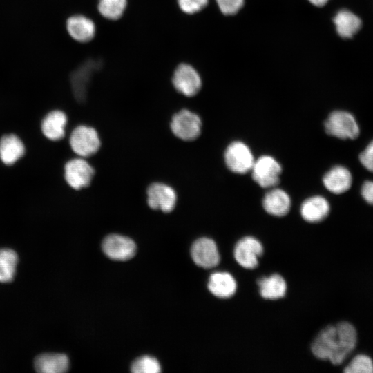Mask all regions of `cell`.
Wrapping results in <instances>:
<instances>
[{
	"instance_id": "cell-1",
	"label": "cell",
	"mask_w": 373,
	"mask_h": 373,
	"mask_svg": "<svg viewBox=\"0 0 373 373\" xmlns=\"http://www.w3.org/2000/svg\"><path fill=\"white\" fill-rule=\"evenodd\" d=\"M357 333L348 322H341L323 329L312 343V354L334 365L342 363L356 347Z\"/></svg>"
},
{
	"instance_id": "cell-2",
	"label": "cell",
	"mask_w": 373,
	"mask_h": 373,
	"mask_svg": "<svg viewBox=\"0 0 373 373\" xmlns=\"http://www.w3.org/2000/svg\"><path fill=\"white\" fill-rule=\"evenodd\" d=\"M68 144L73 153L85 158L93 156L99 152L102 141L99 133L94 127L79 124L71 131Z\"/></svg>"
},
{
	"instance_id": "cell-3",
	"label": "cell",
	"mask_w": 373,
	"mask_h": 373,
	"mask_svg": "<svg viewBox=\"0 0 373 373\" xmlns=\"http://www.w3.org/2000/svg\"><path fill=\"white\" fill-rule=\"evenodd\" d=\"M62 169L64 182L74 191L88 188L95 175V168L81 157L69 159L64 163Z\"/></svg>"
},
{
	"instance_id": "cell-4",
	"label": "cell",
	"mask_w": 373,
	"mask_h": 373,
	"mask_svg": "<svg viewBox=\"0 0 373 373\" xmlns=\"http://www.w3.org/2000/svg\"><path fill=\"white\" fill-rule=\"evenodd\" d=\"M202 125L200 116L186 108L175 113L169 124L173 135L184 142L196 140L200 135Z\"/></svg>"
},
{
	"instance_id": "cell-5",
	"label": "cell",
	"mask_w": 373,
	"mask_h": 373,
	"mask_svg": "<svg viewBox=\"0 0 373 373\" xmlns=\"http://www.w3.org/2000/svg\"><path fill=\"white\" fill-rule=\"evenodd\" d=\"M146 202L152 210L169 213L174 210L178 202L176 191L162 182H153L146 189Z\"/></svg>"
},
{
	"instance_id": "cell-6",
	"label": "cell",
	"mask_w": 373,
	"mask_h": 373,
	"mask_svg": "<svg viewBox=\"0 0 373 373\" xmlns=\"http://www.w3.org/2000/svg\"><path fill=\"white\" fill-rule=\"evenodd\" d=\"M326 133L340 139L356 138L360 133L354 117L347 111H335L329 114L325 122Z\"/></svg>"
},
{
	"instance_id": "cell-7",
	"label": "cell",
	"mask_w": 373,
	"mask_h": 373,
	"mask_svg": "<svg viewBox=\"0 0 373 373\" xmlns=\"http://www.w3.org/2000/svg\"><path fill=\"white\" fill-rule=\"evenodd\" d=\"M171 84L178 93L185 97H191L200 90L202 79L198 71L191 65L180 63L173 72Z\"/></svg>"
},
{
	"instance_id": "cell-8",
	"label": "cell",
	"mask_w": 373,
	"mask_h": 373,
	"mask_svg": "<svg viewBox=\"0 0 373 373\" xmlns=\"http://www.w3.org/2000/svg\"><path fill=\"white\" fill-rule=\"evenodd\" d=\"M99 59H88L70 75V82L73 96L77 102H84L92 77L102 66Z\"/></svg>"
},
{
	"instance_id": "cell-9",
	"label": "cell",
	"mask_w": 373,
	"mask_h": 373,
	"mask_svg": "<svg viewBox=\"0 0 373 373\" xmlns=\"http://www.w3.org/2000/svg\"><path fill=\"white\" fill-rule=\"evenodd\" d=\"M251 171L253 180L260 186L273 188L279 182L282 167L275 158L265 155L255 160Z\"/></svg>"
},
{
	"instance_id": "cell-10",
	"label": "cell",
	"mask_w": 373,
	"mask_h": 373,
	"mask_svg": "<svg viewBox=\"0 0 373 373\" xmlns=\"http://www.w3.org/2000/svg\"><path fill=\"white\" fill-rule=\"evenodd\" d=\"M224 159L227 168L238 174L250 171L255 161L249 147L240 141L233 142L227 147Z\"/></svg>"
},
{
	"instance_id": "cell-11",
	"label": "cell",
	"mask_w": 373,
	"mask_h": 373,
	"mask_svg": "<svg viewBox=\"0 0 373 373\" xmlns=\"http://www.w3.org/2000/svg\"><path fill=\"white\" fill-rule=\"evenodd\" d=\"M67 114L62 110L53 109L46 113L39 122L42 135L48 141L59 142L66 136Z\"/></svg>"
},
{
	"instance_id": "cell-12",
	"label": "cell",
	"mask_w": 373,
	"mask_h": 373,
	"mask_svg": "<svg viewBox=\"0 0 373 373\" xmlns=\"http://www.w3.org/2000/svg\"><path fill=\"white\" fill-rule=\"evenodd\" d=\"M263 252L260 242L251 236L241 238L234 247L233 255L236 262L246 269H254L258 264V258Z\"/></svg>"
},
{
	"instance_id": "cell-13",
	"label": "cell",
	"mask_w": 373,
	"mask_h": 373,
	"mask_svg": "<svg viewBox=\"0 0 373 373\" xmlns=\"http://www.w3.org/2000/svg\"><path fill=\"white\" fill-rule=\"evenodd\" d=\"M102 250L110 258L115 260H126L131 258L136 252L134 241L119 234H110L103 240Z\"/></svg>"
},
{
	"instance_id": "cell-14",
	"label": "cell",
	"mask_w": 373,
	"mask_h": 373,
	"mask_svg": "<svg viewBox=\"0 0 373 373\" xmlns=\"http://www.w3.org/2000/svg\"><path fill=\"white\" fill-rule=\"evenodd\" d=\"M26 147L16 133L8 132L0 137V162L5 166H12L26 155Z\"/></svg>"
},
{
	"instance_id": "cell-15",
	"label": "cell",
	"mask_w": 373,
	"mask_h": 373,
	"mask_svg": "<svg viewBox=\"0 0 373 373\" xmlns=\"http://www.w3.org/2000/svg\"><path fill=\"white\" fill-rule=\"evenodd\" d=\"M191 255L198 266L206 269L216 267L220 260L216 242L212 239L204 237L196 240L193 243Z\"/></svg>"
},
{
	"instance_id": "cell-16",
	"label": "cell",
	"mask_w": 373,
	"mask_h": 373,
	"mask_svg": "<svg viewBox=\"0 0 373 373\" xmlns=\"http://www.w3.org/2000/svg\"><path fill=\"white\" fill-rule=\"evenodd\" d=\"M66 28L73 40L82 44L92 41L97 31L93 20L81 14L70 16L66 19Z\"/></svg>"
},
{
	"instance_id": "cell-17",
	"label": "cell",
	"mask_w": 373,
	"mask_h": 373,
	"mask_svg": "<svg viewBox=\"0 0 373 373\" xmlns=\"http://www.w3.org/2000/svg\"><path fill=\"white\" fill-rule=\"evenodd\" d=\"M325 187L334 194H341L347 191L352 183L350 171L343 166H335L323 176Z\"/></svg>"
},
{
	"instance_id": "cell-18",
	"label": "cell",
	"mask_w": 373,
	"mask_h": 373,
	"mask_svg": "<svg viewBox=\"0 0 373 373\" xmlns=\"http://www.w3.org/2000/svg\"><path fill=\"white\" fill-rule=\"evenodd\" d=\"M262 206L268 213L280 217L289 212L291 207V199L284 190L273 187L265 195Z\"/></svg>"
},
{
	"instance_id": "cell-19",
	"label": "cell",
	"mask_w": 373,
	"mask_h": 373,
	"mask_svg": "<svg viewBox=\"0 0 373 373\" xmlns=\"http://www.w3.org/2000/svg\"><path fill=\"white\" fill-rule=\"evenodd\" d=\"M329 210L328 201L321 195L308 198L300 206L302 218L311 223L319 222L324 220L329 214Z\"/></svg>"
},
{
	"instance_id": "cell-20",
	"label": "cell",
	"mask_w": 373,
	"mask_h": 373,
	"mask_svg": "<svg viewBox=\"0 0 373 373\" xmlns=\"http://www.w3.org/2000/svg\"><path fill=\"white\" fill-rule=\"evenodd\" d=\"M207 287L209 291L215 296L227 298L235 294L237 284L229 273L215 272L210 276Z\"/></svg>"
},
{
	"instance_id": "cell-21",
	"label": "cell",
	"mask_w": 373,
	"mask_h": 373,
	"mask_svg": "<svg viewBox=\"0 0 373 373\" xmlns=\"http://www.w3.org/2000/svg\"><path fill=\"white\" fill-rule=\"evenodd\" d=\"M333 21L338 35L345 39L352 37L362 26L361 19L347 9L340 10L333 18Z\"/></svg>"
},
{
	"instance_id": "cell-22",
	"label": "cell",
	"mask_w": 373,
	"mask_h": 373,
	"mask_svg": "<svg viewBox=\"0 0 373 373\" xmlns=\"http://www.w3.org/2000/svg\"><path fill=\"white\" fill-rule=\"evenodd\" d=\"M35 368L41 373H61L68 370L69 360L62 354H44L35 360Z\"/></svg>"
},
{
	"instance_id": "cell-23",
	"label": "cell",
	"mask_w": 373,
	"mask_h": 373,
	"mask_svg": "<svg viewBox=\"0 0 373 373\" xmlns=\"http://www.w3.org/2000/svg\"><path fill=\"white\" fill-rule=\"evenodd\" d=\"M258 285L261 296L265 299L281 298L285 295L287 291L285 279L277 274L260 278L258 280Z\"/></svg>"
},
{
	"instance_id": "cell-24",
	"label": "cell",
	"mask_w": 373,
	"mask_h": 373,
	"mask_svg": "<svg viewBox=\"0 0 373 373\" xmlns=\"http://www.w3.org/2000/svg\"><path fill=\"white\" fill-rule=\"evenodd\" d=\"M128 6V0H98L97 9L100 15L111 21L121 19Z\"/></svg>"
},
{
	"instance_id": "cell-25",
	"label": "cell",
	"mask_w": 373,
	"mask_h": 373,
	"mask_svg": "<svg viewBox=\"0 0 373 373\" xmlns=\"http://www.w3.org/2000/svg\"><path fill=\"white\" fill-rule=\"evenodd\" d=\"M17 254L12 249H0V282H10L16 272Z\"/></svg>"
},
{
	"instance_id": "cell-26",
	"label": "cell",
	"mask_w": 373,
	"mask_h": 373,
	"mask_svg": "<svg viewBox=\"0 0 373 373\" xmlns=\"http://www.w3.org/2000/svg\"><path fill=\"white\" fill-rule=\"evenodd\" d=\"M345 373H373V361L365 354L355 356L345 367Z\"/></svg>"
},
{
	"instance_id": "cell-27",
	"label": "cell",
	"mask_w": 373,
	"mask_h": 373,
	"mask_svg": "<svg viewBox=\"0 0 373 373\" xmlns=\"http://www.w3.org/2000/svg\"><path fill=\"white\" fill-rule=\"evenodd\" d=\"M131 370L134 373H158L161 371V366L156 358L143 356L132 363Z\"/></svg>"
},
{
	"instance_id": "cell-28",
	"label": "cell",
	"mask_w": 373,
	"mask_h": 373,
	"mask_svg": "<svg viewBox=\"0 0 373 373\" xmlns=\"http://www.w3.org/2000/svg\"><path fill=\"white\" fill-rule=\"evenodd\" d=\"M177 3L182 12L193 15L204 8L208 0H177Z\"/></svg>"
},
{
	"instance_id": "cell-29",
	"label": "cell",
	"mask_w": 373,
	"mask_h": 373,
	"mask_svg": "<svg viewBox=\"0 0 373 373\" xmlns=\"http://www.w3.org/2000/svg\"><path fill=\"white\" fill-rule=\"evenodd\" d=\"M224 15H234L242 7L244 0H216Z\"/></svg>"
},
{
	"instance_id": "cell-30",
	"label": "cell",
	"mask_w": 373,
	"mask_h": 373,
	"mask_svg": "<svg viewBox=\"0 0 373 373\" xmlns=\"http://www.w3.org/2000/svg\"><path fill=\"white\" fill-rule=\"evenodd\" d=\"M359 160L367 170L373 172V140L361 153Z\"/></svg>"
},
{
	"instance_id": "cell-31",
	"label": "cell",
	"mask_w": 373,
	"mask_h": 373,
	"mask_svg": "<svg viewBox=\"0 0 373 373\" xmlns=\"http://www.w3.org/2000/svg\"><path fill=\"white\" fill-rule=\"evenodd\" d=\"M361 195L369 204H373V181H365L361 187Z\"/></svg>"
},
{
	"instance_id": "cell-32",
	"label": "cell",
	"mask_w": 373,
	"mask_h": 373,
	"mask_svg": "<svg viewBox=\"0 0 373 373\" xmlns=\"http://www.w3.org/2000/svg\"><path fill=\"white\" fill-rule=\"evenodd\" d=\"M311 3L316 6H323L327 3L328 0H309Z\"/></svg>"
}]
</instances>
